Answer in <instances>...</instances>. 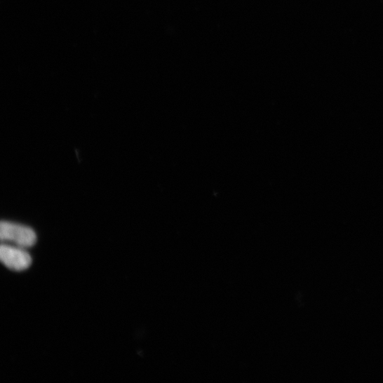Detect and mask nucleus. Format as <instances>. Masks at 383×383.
Returning a JSON list of instances; mask_svg holds the SVG:
<instances>
[{
    "mask_svg": "<svg viewBox=\"0 0 383 383\" xmlns=\"http://www.w3.org/2000/svg\"><path fill=\"white\" fill-rule=\"evenodd\" d=\"M2 241H10L21 248H29L36 242L35 231L29 227L3 221L0 225Z\"/></svg>",
    "mask_w": 383,
    "mask_h": 383,
    "instance_id": "obj_1",
    "label": "nucleus"
},
{
    "mask_svg": "<svg viewBox=\"0 0 383 383\" xmlns=\"http://www.w3.org/2000/svg\"><path fill=\"white\" fill-rule=\"evenodd\" d=\"M0 260L11 270L22 271L30 267L32 260L23 248L2 244L0 247Z\"/></svg>",
    "mask_w": 383,
    "mask_h": 383,
    "instance_id": "obj_2",
    "label": "nucleus"
}]
</instances>
